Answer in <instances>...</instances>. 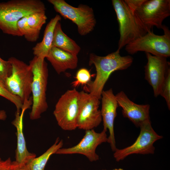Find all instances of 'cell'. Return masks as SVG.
<instances>
[{
	"mask_svg": "<svg viewBox=\"0 0 170 170\" xmlns=\"http://www.w3.org/2000/svg\"><path fill=\"white\" fill-rule=\"evenodd\" d=\"M28 16H26L19 20L17 23V27L18 30L22 36L29 42H35L37 41L39 36L32 30L27 23Z\"/></svg>",
	"mask_w": 170,
	"mask_h": 170,
	"instance_id": "cell-22",
	"label": "cell"
},
{
	"mask_svg": "<svg viewBox=\"0 0 170 170\" xmlns=\"http://www.w3.org/2000/svg\"><path fill=\"white\" fill-rule=\"evenodd\" d=\"M33 74L31 87L32 106L30 118L32 120L37 119L48 108L46 100L48 77V65L45 59L34 56L29 61Z\"/></svg>",
	"mask_w": 170,
	"mask_h": 170,
	"instance_id": "cell-4",
	"label": "cell"
},
{
	"mask_svg": "<svg viewBox=\"0 0 170 170\" xmlns=\"http://www.w3.org/2000/svg\"><path fill=\"white\" fill-rule=\"evenodd\" d=\"M52 47H54L77 55L80 47L63 31L60 21L56 24L54 30Z\"/></svg>",
	"mask_w": 170,
	"mask_h": 170,
	"instance_id": "cell-19",
	"label": "cell"
},
{
	"mask_svg": "<svg viewBox=\"0 0 170 170\" xmlns=\"http://www.w3.org/2000/svg\"><path fill=\"white\" fill-rule=\"evenodd\" d=\"M79 98V92L74 88L67 91L56 103L53 114L62 129L72 131L77 128Z\"/></svg>",
	"mask_w": 170,
	"mask_h": 170,
	"instance_id": "cell-8",
	"label": "cell"
},
{
	"mask_svg": "<svg viewBox=\"0 0 170 170\" xmlns=\"http://www.w3.org/2000/svg\"><path fill=\"white\" fill-rule=\"evenodd\" d=\"M76 80L71 83L72 87L75 88L80 85L88 84L90 82L91 75L89 71L85 68L79 69L75 76Z\"/></svg>",
	"mask_w": 170,
	"mask_h": 170,
	"instance_id": "cell-24",
	"label": "cell"
},
{
	"mask_svg": "<svg viewBox=\"0 0 170 170\" xmlns=\"http://www.w3.org/2000/svg\"><path fill=\"white\" fill-rule=\"evenodd\" d=\"M101 98L100 112L103 121V129L109 131V135L107 142L110 144L112 151L114 152L117 148L114 132V122L118 105L112 88L103 90Z\"/></svg>",
	"mask_w": 170,
	"mask_h": 170,
	"instance_id": "cell-14",
	"label": "cell"
},
{
	"mask_svg": "<svg viewBox=\"0 0 170 170\" xmlns=\"http://www.w3.org/2000/svg\"><path fill=\"white\" fill-rule=\"evenodd\" d=\"M24 113L22 111L20 115L16 112L15 118L12 122L17 130V142L15 161L19 163H27L36 157L35 154L31 153L28 151L26 147L23 132V117Z\"/></svg>",
	"mask_w": 170,
	"mask_h": 170,
	"instance_id": "cell-17",
	"label": "cell"
},
{
	"mask_svg": "<svg viewBox=\"0 0 170 170\" xmlns=\"http://www.w3.org/2000/svg\"><path fill=\"white\" fill-rule=\"evenodd\" d=\"M164 34L162 35L154 33L151 30L143 36L125 46V50L130 54L143 51L151 54L167 58L170 56V31L163 25Z\"/></svg>",
	"mask_w": 170,
	"mask_h": 170,
	"instance_id": "cell-7",
	"label": "cell"
},
{
	"mask_svg": "<svg viewBox=\"0 0 170 170\" xmlns=\"http://www.w3.org/2000/svg\"><path fill=\"white\" fill-rule=\"evenodd\" d=\"M0 96L14 104L15 106L16 112L20 114L21 109L23 111V104L21 99L17 96L14 95L9 90L5 83L0 78Z\"/></svg>",
	"mask_w": 170,
	"mask_h": 170,
	"instance_id": "cell-23",
	"label": "cell"
},
{
	"mask_svg": "<svg viewBox=\"0 0 170 170\" xmlns=\"http://www.w3.org/2000/svg\"><path fill=\"white\" fill-rule=\"evenodd\" d=\"M7 118L6 112L3 110H0V120H4Z\"/></svg>",
	"mask_w": 170,
	"mask_h": 170,
	"instance_id": "cell-30",
	"label": "cell"
},
{
	"mask_svg": "<svg viewBox=\"0 0 170 170\" xmlns=\"http://www.w3.org/2000/svg\"><path fill=\"white\" fill-rule=\"evenodd\" d=\"M118 105L122 108L123 116L128 118L136 127H139L145 121L150 120V105L135 103L121 91L115 95Z\"/></svg>",
	"mask_w": 170,
	"mask_h": 170,
	"instance_id": "cell-15",
	"label": "cell"
},
{
	"mask_svg": "<svg viewBox=\"0 0 170 170\" xmlns=\"http://www.w3.org/2000/svg\"><path fill=\"white\" fill-rule=\"evenodd\" d=\"M47 19L45 11L32 13L28 15L27 23L34 32L40 35L41 30Z\"/></svg>",
	"mask_w": 170,
	"mask_h": 170,
	"instance_id": "cell-21",
	"label": "cell"
},
{
	"mask_svg": "<svg viewBox=\"0 0 170 170\" xmlns=\"http://www.w3.org/2000/svg\"><path fill=\"white\" fill-rule=\"evenodd\" d=\"M28 162L26 163H19L15 161L12 162L11 163L12 169V170H30L28 165Z\"/></svg>",
	"mask_w": 170,
	"mask_h": 170,
	"instance_id": "cell-28",
	"label": "cell"
},
{
	"mask_svg": "<svg viewBox=\"0 0 170 170\" xmlns=\"http://www.w3.org/2000/svg\"><path fill=\"white\" fill-rule=\"evenodd\" d=\"M104 170H106L104 169ZM112 170H124L122 168H115Z\"/></svg>",
	"mask_w": 170,
	"mask_h": 170,
	"instance_id": "cell-31",
	"label": "cell"
},
{
	"mask_svg": "<svg viewBox=\"0 0 170 170\" xmlns=\"http://www.w3.org/2000/svg\"><path fill=\"white\" fill-rule=\"evenodd\" d=\"M107 131L103 129L100 133H97L94 129L85 130L82 139L76 145L68 148H61L55 154H80L85 156L91 162L99 159L96 153L97 147L101 144L107 142Z\"/></svg>",
	"mask_w": 170,
	"mask_h": 170,
	"instance_id": "cell-12",
	"label": "cell"
},
{
	"mask_svg": "<svg viewBox=\"0 0 170 170\" xmlns=\"http://www.w3.org/2000/svg\"><path fill=\"white\" fill-rule=\"evenodd\" d=\"M140 132L135 141L131 145L125 148H117L113 157L117 162L123 160L127 156L134 154H153L155 148L154 143L162 138L154 130L150 120L143 123L139 127Z\"/></svg>",
	"mask_w": 170,
	"mask_h": 170,
	"instance_id": "cell-9",
	"label": "cell"
},
{
	"mask_svg": "<svg viewBox=\"0 0 170 170\" xmlns=\"http://www.w3.org/2000/svg\"><path fill=\"white\" fill-rule=\"evenodd\" d=\"M128 6L135 11L144 1L145 0H124Z\"/></svg>",
	"mask_w": 170,
	"mask_h": 170,
	"instance_id": "cell-27",
	"label": "cell"
},
{
	"mask_svg": "<svg viewBox=\"0 0 170 170\" xmlns=\"http://www.w3.org/2000/svg\"><path fill=\"white\" fill-rule=\"evenodd\" d=\"M79 93L77 128L85 130L93 129L102 121L99 109V99L83 90Z\"/></svg>",
	"mask_w": 170,
	"mask_h": 170,
	"instance_id": "cell-11",
	"label": "cell"
},
{
	"mask_svg": "<svg viewBox=\"0 0 170 170\" xmlns=\"http://www.w3.org/2000/svg\"><path fill=\"white\" fill-rule=\"evenodd\" d=\"M104 170V169H103V170Z\"/></svg>",
	"mask_w": 170,
	"mask_h": 170,
	"instance_id": "cell-32",
	"label": "cell"
},
{
	"mask_svg": "<svg viewBox=\"0 0 170 170\" xmlns=\"http://www.w3.org/2000/svg\"><path fill=\"white\" fill-rule=\"evenodd\" d=\"M59 74L68 69H76L78 65L77 55L52 47L46 58Z\"/></svg>",
	"mask_w": 170,
	"mask_h": 170,
	"instance_id": "cell-16",
	"label": "cell"
},
{
	"mask_svg": "<svg viewBox=\"0 0 170 170\" xmlns=\"http://www.w3.org/2000/svg\"><path fill=\"white\" fill-rule=\"evenodd\" d=\"M63 141L57 138L54 143L39 156L30 160L28 163L30 170H44L45 167L51 156L55 154L63 145Z\"/></svg>",
	"mask_w": 170,
	"mask_h": 170,
	"instance_id": "cell-20",
	"label": "cell"
},
{
	"mask_svg": "<svg viewBox=\"0 0 170 170\" xmlns=\"http://www.w3.org/2000/svg\"><path fill=\"white\" fill-rule=\"evenodd\" d=\"M165 99L169 110L170 109V71L168 72L161 87L160 94Z\"/></svg>",
	"mask_w": 170,
	"mask_h": 170,
	"instance_id": "cell-25",
	"label": "cell"
},
{
	"mask_svg": "<svg viewBox=\"0 0 170 170\" xmlns=\"http://www.w3.org/2000/svg\"><path fill=\"white\" fill-rule=\"evenodd\" d=\"M40 0H11L0 3V29L6 34L22 37L17 27L18 21L32 13L45 11Z\"/></svg>",
	"mask_w": 170,
	"mask_h": 170,
	"instance_id": "cell-2",
	"label": "cell"
},
{
	"mask_svg": "<svg viewBox=\"0 0 170 170\" xmlns=\"http://www.w3.org/2000/svg\"><path fill=\"white\" fill-rule=\"evenodd\" d=\"M55 10L65 19H68L77 26V31L81 36H85L94 29L96 21L93 8L84 4L75 7L64 0H48Z\"/></svg>",
	"mask_w": 170,
	"mask_h": 170,
	"instance_id": "cell-6",
	"label": "cell"
},
{
	"mask_svg": "<svg viewBox=\"0 0 170 170\" xmlns=\"http://www.w3.org/2000/svg\"><path fill=\"white\" fill-rule=\"evenodd\" d=\"M12 162L10 158L4 161L2 160L0 158V170H12Z\"/></svg>",
	"mask_w": 170,
	"mask_h": 170,
	"instance_id": "cell-29",
	"label": "cell"
},
{
	"mask_svg": "<svg viewBox=\"0 0 170 170\" xmlns=\"http://www.w3.org/2000/svg\"><path fill=\"white\" fill-rule=\"evenodd\" d=\"M12 72V66L10 62L5 60L0 57V78L5 83Z\"/></svg>",
	"mask_w": 170,
	"mask_h": 170,
	"instance_id": "cell-26",
	"label": "cell"
},
{
	"mask_svg": "<svg viewBox=\"0 0 170 170\" xmlns=\"http://www.w3.org/2000/svg\"><path fill=\"white\" fill-rule=\"evenodd\" d=\"M135 12L149 31L154 26L162 29L163 21L170 15V0H145Z\"/></svg>",
	"mask_w": 170,
	"mask_h": 170,
	"instance_id": "cell-10",
	"label": "cell"
},
{
	"mask_svg": "<svg viewBox=\"0 0 170 170\" xmlns=\"http://www.w3.org/2000/svg\"><path fill=\"white\" fill-rule=\"evenodd\" d=\"M147 62L144 66L145 78L152 87L154 96L160 95L161 87L170 71V63L167 58L145 53Z\"/></svg>",
	"mask_w": 170,
	"mask_h": 170,
	"instance_id": "cell-13",
	"label": "cell"
},
{
	"mask_svg": "<svg viewBox=\"0 0 170 170\" xmlns=\"http://www.w3.org/2000/svg\"><path fill=\"white\" fill-rule=\"evenodd\" d=\"M12 66L11 75L6 80V84L10 91L18 96L24 106L23 111L29 108L32 105L31 87L33 74L29 65L14 57L8 60Z\"/></svg>",
	"mask_w": 170,
	"mask_h": 170,
	"instance_id": "cell-5",
	"label": "cell"
},
{
	"mask_svg": "<svg viewBox=\"0 0 170 170\" xmlns=\"http://www.w3.org/2000/svg\"><path fill=\"white\" fill-rule=\"evenodd\" d=\"M112 2L119 25L120 36L117 49L120 50L129 43L150 31L124 0H112Z\"/></svg>",
	"mask_w": 170,
	"mask_h": 170,
	"instance_id": "cell-3",
	"label": "cell"
},
{
	"mask_svg": "<svg viewBox=\"0 0 170 170\" xmlns=\"http://www.w3.org/2000/svg\"><path fill=\"white\" fill-rule=\"evenodd\" d=\"M61 19L60 15L57 14L47 24L42 41L37 43L32 49L35 56L43 59L46 58L52 47L55 26L57 23L60 21Z\"/></svg>",
	"mask_w": 170,
	"mask_h": 170,
	"instance_id": "cell-18",
	"label": "cell"
},
{
	"mask_svg": "<svg viewBox=\"0 0 170 170\" xmlns=\"http://www.w3.org/2000/svg\"><path fill=\"white\" fill-rule=\"evenodd\" d=\"M119 50L101 56L90 54L89 64L94 65L96 71L95 78L84 87L86 92L100 99L104 86L110 76L114 72L126 70L132 64L133 58L130 55L122 56Z\"/></svg>",
	"mask_w": 170,
	"mask_h": 170,
	"instance_id": "cell-1",
	"label": "cell"
}]
</instances>
